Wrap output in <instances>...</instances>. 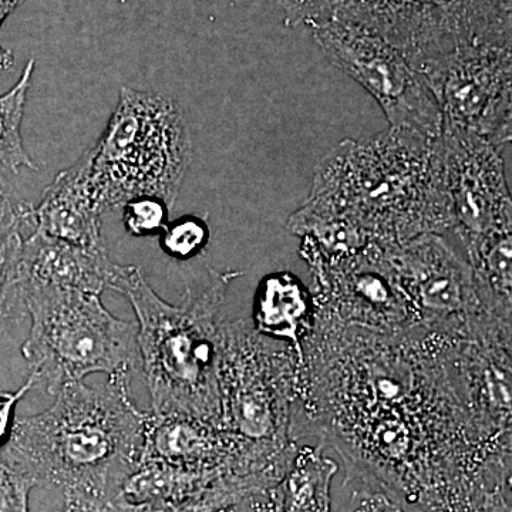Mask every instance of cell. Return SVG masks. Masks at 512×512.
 Returning a JSON list of instances; mask_svg holds the SVG:
<instances>
[{"label": "cell", "instance_id": "obj_21", "mask_svg": "<svg viewBox=\"0 0 512 512\" xmlns=\"http://www.w3.org/2000/svg\"><path fill=\"white\" fill-rule=\"evenodd\" d=\"M123 225L131 237H156L167 228L170 207L157 197L133 198L123 205Z\"/></svg>", "mask_w": 512, "mask_h": 512}, {"label": "cell", "instance_id": "obj_4", "mask_svg": "<svg viewBox=\"0 0 512 512\" xmlns=\"http://www.w3.org/2000/svg\"><path fill=\"white\" fill-rule=\"evenodd\" d=\"M303 362L291 345L224 316L218 383L221 426L237 441L248 476L281 483L298 451L293 421L301 407Z\"/></svg>", "mask_w": 512, "mask_h": 512}, {"label": "cell", "instance_id": "obj_19", "mask_svg": "<svg viewBox=\"0 0 512 512\" xmlns=\"http://www.w3.org/2000/svg\"><path fill=\"white\" fill-rule=\"evenodd\" d=\"M247 494V488L237 481L224 480L201 493L175 500H151L144 503L116 500L107 505L103 512H221Z\"/></svg>", "mask_w": 512, "mask_h": 512}, {"label": "cell", "instance_id": "obj_1", "mask_svg": "<svg viewBox=\"0 0 512 512\" xmlns=\"http://www.w3.org/2000/svg\"><path fill=\"white\" fill-rule=\"evenodd\" d=\"M131 376L66 384L45 412L16 417L0 457L35 487L59 488L66 507L103 512L143 451L147 412L131 399Z\"/></svg>", "mask_w": 512, "mask_h": 512}, {"label": "cell", "instance_id": "obj_11", "mask_svg": "<svg viewBox=\"0 0 512 512\" xmlns=\"http://www.w3.org/2000/svg\"><path fill=\"white\" fill-rule=\"evenodd\" d=\"M454 228L464 252L512 235V204L505 177L504 148L443 123L441 128Z\"/></svg>", "mask_w": 512, "mask_h": 512}, {"label": "cell", "instance_id": "obj_12", "mask_svg": "<svg viewBox=\"0 0 512 512\" xmlns=\"http://www.w3.org/2000/svg\"><path fill=\"white\" fill-rule=\"evenodd\" d=\"M443 123L504 148L512 136V47L464 50L430 83Z\"/></svg>", "mask_w": 512, "mask_h": 512}, {"label": "cell", "instance_id": "obj_27", "mask_svg": "<svg viewBox=\"0 0 512 512\" xmlns=\"http://www.w3.org/2000/svg\"><path fill=\"white\" fill-rule=\"evenodd\" d=\"M62 512H90V511L77 510V508L64 507V510Z\"/></svg>", "mask_w": 512, "mask_h": 512}, {"label": "cell", "instance_id": "obj_18", "mask_svg": "<svg viewBox=\"0 0 512 512\" xmlns=\"http://www.w3.org/2000/svg\"><path fill=\"white\" fill-rule=\"evenodd\" d=\"M33 70L35 60L30 59L19 82L8 93L0 96V165L13 173H19L20 168L37 170V165L26 151L22 137V121Z\"/></svg>", "mask_w": 512, "mask_h": 512}, {"label": "cell", "instance_id": "obj_20", "mask_svg": "<svg viewBox=\"0 0 512 512\" xmlns=\"http://www.w3.org/2000/svg\"><path fill=\"white\" fill-rule=\"evenodd\" d=\"M158 237L165 255L177 261H190L207 248L210 228L200 217L185 215L174 222H168L167 228Z\"/></svg>", "mask_w": 512, "mask_h": 512}, {"label": "cell", "instance_id": "obj_2", "mask_svg": "<svg viewBox=\"0 0 512 512\" xmlns=\"http://www.w3.org/2000/svg\"><path fill=\"white\" fill-rule=\"evenodd\" d=\"M306 204L340 215L380 247L454 228L441 138L389 127L343 140L316 165Z\"/></svg>", "mask_w": 512, "mask_h": 512}, {"label": "cell", "instance_id": "obj_23", "mask_svg": "<svg viewBox=\"0 0 512 512\" xmlns=\"http://www.w3.org/2000/svg\"><path fill=\"white\" fill-rule=\"evenodd\" d=\"M35 484L0 457V512H30L29 494Z\"/></svg>", "mask_w": 512, "mask_h": 512}, {"label": "cell", "instance_id": "obj_16", "mask_svg": "<svg viewBox=\"0 0 512 512\" xmlns=\"http://www.w3.org/2000/svg\"><path fill=\"white\" fill-rule=\"evenodd\" d=\"M35 228L33 205L0 175V340L28 316L22 291L23 245Z\"/></svg>", "mask_w": 512, "mask_h": 512}, {"label": "cell", "instance_id": "obj_14", "mask_svg": "<svg viewBox=\"0 0 512 512\" xmlns=\"http://www.w3.org/2000/svg\"><path fill=\"white\" fill-rule=\"evenodd\" d=\"M123 265L114 264L109 251H92L32 231L22 254V282L55 285L60 288L101 295L113 291Z\"/></svg>", "mask_w": 512, "mask_h": 512}, {"label": "cell", "instance_id": "obj_7", "mask_svg": "<svg viewBox=\"0 0 512 512\" xmlns=\"http://www.w3.org/2000/svg\"><path fill=\"white\" fill-rule=\"evenodd\" d=\"M93 154V180L104 210L138 197L174 205L192 160V141L177 101L121 87L116 110Z\"/></svg>", "mask_w": 512, "mask_h": 512}, {"label": "cell", "instance_id": "obj_22", "mask_svg": "<svg viewBox=\"0 0 512 512\" xmlns=\"http://www.w3.org/2000/svg\"><path fill=\"white\" fill-rule=\"evenodd\" d=\"M346 481H355L360 487L353 491L349 508L345 512H419L387 493L379 485L360 480Z\"/></svg>", "mask_w": 512, "mask_h": 512}, {"label": "cell", "instance_id": "obj_26", "mask_svg": "<svg viewBox=\"0 0 512 512\" xmlns=\"http://www.w3.org/2000/svg\"><path fill=\"white\" fill-rule=\"evenodd\" d=\"M485 512H511V501L491 505Z\"/></svg>", "mask_w": 512, "mask_h": 512}, {"label": "cell", "instance_id": "obj_17", "mask_svg": "<svg viewBox=\"0 0 512 512\" xmlns=\"http://www.w3.org/2000/svg\"><path fill=\"white\" fill-rule=\"evenodd\" d=\"M338 473L323 447H299L288 473L276 485L278 512H333L330 485Z\"/></svg>", "mask_w": 512, "mask_h": 512}, {"label": "cell", "instance_id": "obj_6", "mask_svg": "<svg viewBox=\"0 0 512 512\" xmlns=\"http://www.w3.org/2000/svg\"><path fill=\"white\" fill-rule=\"evenodd\" d=\"M30 318L22 355L37 389L55 396L94 373L138 370L137 323L111 315L96 293L22 282Z\"/></svg>", "mask_w": 512, "mask_h": 512}, {"label": "cell", "instance_id": "obj_15", "mask_svg": "<svg viewBox=\"0 0 512 512\" xmlns=\"http://www.w3.org/2000/svg\"><path fill=\"white\" fill-rule=\"evenodd\" d=\"M252 320L259 335L288 343L303 362L302 342L315 323V301L295 275L276 272L259 282Z\"/></svg>", "mask_w": 512, "mask_h": 512}, {"label": "cell", "instance_id": "obj_9", "mask_svg": "<svg viewBox=\"0 0 512 512\" xmlns=\"http://www.w3.org/2000/svg\"><path fill=\"white\" fill-rule=\"evenodd\" d=\"M390 264L407 298L431 329L463 333L481 316L511 318L478 285L458 242L448 235L424 234L387 248Z\"/></svg>", "mask_w": 512, "mask_h": 512}, {"label": "cell", "instance_id": "obj_3", "mask_svg": "<svg viewBox=\"0 0 512 512\" xmlns=\"http://www.w3.org/2000/svg\"><path fill=\"white\" fill-rule=\"evenodd\" d=\"M238 272L210 271L202 286L165 302L138 266H123L113 291L126 296L137 318L138 370L151 397L150 412L221 426L218 383L220 333L229 285Z\"/></svg>", "mask_w": 512, "mask_h": 512}, {"label": "cell", "instance_id": "obj_25", "mask_svg": "<svg viewBox=\"0 0 512 512\" xmlns=\"http://www.w3.org/2000/svg\"><path fill=\"white\" fill-rule=\"evenodd\" d=\"M25 0H0V28H2L3 22L15 12L20 3ZM13 63H15V57L10 50H6L5 47L0 45V74L8 72L12 69Z\"/></svg>", "mask_w": 512, "mask_h": 512}, {"label": "cell", "instance_id": "obj_24", "mask_svg": "<svg viewBox=\"0 0 512 512\" xmlns=\"http://www.w3.org/2000/svg\"><path fill=\"white\" fill-rule=\"evenodd\" d=\"M35 387L32 377H29L16 392L0 393V450L5 447L12 434L13 424L16 420V407L20 400Z\"/></svg>", "mask_w": 512, "mask_h": 512}, {"label": "cell", "instance_id": "obj_5", "mask_svg": "<svg viewBox=\"0 0 512 512\" xmlns=\"http://www.w3.org/2000/svg\"><path fill=\"white\" fill-rule=\"evenodd\" d=\"M289 26H342L375 36L436 79L468 49L512 47V0H275Z\"/></svg>", "mask_w": 512, "mask_h": 512}, {"label": "cell", "instance_id": "obj_10", "mask_svg": "<svg viewBox=\"0 0 512 512\" xmlns=\"http://www.w3.org/2000/svg\"><path fill=\"white\" fill-rule=\"evenodd\" d=\"M316 282L315 312L345 326L396 335L421 318L399 284L387 248L370 244L338 264L303 258Z\"/></svg>", "mask_w": 512, "mask_h": 512}, {"label": "cell", "instance_id": "obj_13", "mask_svg": "<svg viewBox=\"0 0 512 512\" xmlns=\"http://www.w3.org/2000/svg\"><path fill=\"white\" fill-rule=\"evenodd\" d=\"M93 154L56 175L42 201L33 207V231L92 251H107L101 228L106 214L93 180Z\"/></svg>", "mask_w": 512, "mask_h": 512}, {"label": "cell", "instance_id": "obj_8", "mask_svg": "<svg viewBox=\"0 0 512 512\" xmlns=\"http://www.w3.org/2000/svg\"><path fill=\"white\" fill-rule=\"evenodd\" d=\"M312 36L326 59L379 103L390 127L440 138L443 113L439 100L426 77L400 50L342 26L312 29Z\"/></svg>", "mask_w": 512, "mask_h": 512}]
</instances>
